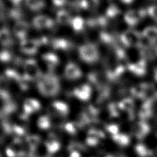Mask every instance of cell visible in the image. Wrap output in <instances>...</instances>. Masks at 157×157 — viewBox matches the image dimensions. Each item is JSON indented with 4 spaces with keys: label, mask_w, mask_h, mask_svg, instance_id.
Instances as JSON below:
<instances>
[{
    "label": "cell",
    "mask_w": 157,
    "mask_h": 157,
    "mask_svg": "<svg viewBox=\"0 0 157 157\" xmlns=\"http://www.w3.org/2000/svg\"><path fill=\"white\" fill-rule=\"evenodd\" d=\"M58 80L53 76H47L39 84V90L44 96H52L56 95L59 91Z\"/></svg>",
    "instance_id": "cell-1"
},
{
    "label": "cell",
    "mask_w": 157,
    "mask_h": 157,
    "mask_svg": "<svg viewBox=\"0 0 157 157\" xmlns=\"http://www.w3.org/2000/svg\"><path fill=\"white\" fill-rule=\"evenodd\" d=\"M142 35L134 29H128L124 31L121 35V40L128 47H137L142 41Z\"/></svg>",
    "instance_id": "cell-2"
},
{
    "label": "cell",
    "mask_w": 157,
    "mask_h": 157,
    "mask_svg": "<svg viewBox=\"0 0 157 157\" xmlns=\"http://www.w3.org/2000/svg\"><path fill=\"white\" fill-rule=\"evenodd\" d=\"M80 55L82 59L88 63H94L99 58V52L96 45L85 44L80 48Z\"/></svg>",
    "instance_id": "cell-3"
},
{
    "label": "cell",
    "mask_w": 157,
    "mask_h": 157,
    "mask_svg": "<svg viewBox=\"0 0 157 157\" xmlns=\"http://www.w3.org/2000/svg\"><path fill=\"white\" fill-rule=\"evenodd\" d=\"M147 12L144 9H131L127 11L124 16L126 23L130 26L138 24L146 15Z\"/></svg>",
    "instance_id": "cell-4"
},
{
    "label": "cell",
    "mask_w": 157,
    "mask_h": 157,
    "mask_svg": "<svg viewBox=\"0 0 157 157\" xmlns=\"http://www.w3.org/2000/svg\"><path fill=\"white\" fill-rule=\"evenodd\" d=\"M150 126L146 121L141 120L136 122L131 129L132 134L139 140H142L145 138L150 133Z\"/></svg>",
    "instance_id": "cell-5"
},
{
    "label": "cell",
    "mask_w": 157,
    "mask_h": 157,
    "mask_svg": "<svg viewBox=\"0 0 157 157\" xmlns=\"http://www.w3.org/2000/svg\"><path fill=\"white\" fill-rule=\"evenodd\" d=\"M153 114V102L151 99H146L141 105L138 112V117L141 121H146Z\"/></svg>",
    "instance_id": "cell-6"
},
{
    "label": "cell",
    "mask_w": 157,
    "mask_h": 157,
    "mask_svg": "<svg viewBox=\"0 0 157 157\" xmlns=\"http://www.w3.org/2000/svg\"><path fill=\"white\" fill-rule=\"evenodd\" d=\"M153 85L148 83H142L136 85L131 90V93L133 97L137 99H144L147 97L148 93L152 90Z\"/></svg>",
    "instance_id": "cell-7"
},
{
    "label": "cell",
    "mask_w": 157,
    "mask_h": 157,
    "mask_svg": "<svg viewBox=\"0 0 157 157\" xmlns=\"http://www.w3.org/2000/svg\"><path fill=\"white\" fill-rule=\"evenodd\" d=\"M118 104L121 110L128 114V118L129 120H132L134 118L135 103L133 99L131 98H126L122 99Z\"/></svg>",
    "instance_id": "cell-8"
},
{
    "label": "cell",
    "mask_w": 157,
    "mask_h": 157,
    "mask_svg": "<svg viewBox=\"0 0 157 157\" xmlns=\"http://www.w3.org/2000/svg\"><path fill=\"white\" fill-rule=\"evenodd\" d=\"M40 109V102L34 99H28L23 104L24 114L29 115L33 114Z\"/></svg>",
    "instance_id": "cell-9"
},
{
    "label": "cell",
    "mask_w": 157,
    "mask_h": 157,
    "mask_svg": "<svg viewBox=\"0 0 157 157\" xmlns=\"http://www.w3.org/2000/svg\"><path fill=\"white\" fill-rule=\"evenodd\" d=\"M82 75L80 68L74 63H69L66 67L65 75L69 79H77Z\"/></svg>",
    "instance_id": "cell-10"
},
{
    "label": "cell",
    "mask_w": 157,
    "mask_h": 157,
    "mask_svg": "<svg viewBox=\"0 0 157 157\" xmlns=\"http://www.w3.org/2000/svg\"><path fill=\"white\" fill-rule=\"evenodd\" d=\"M128 68L131 72L137 75H143L146 72V63L144 60H140L129 65Z\"/></svg>",
    "instance_id": "cell-11"
},
{
    "label": "cell",
    "mask_w": 157,
    "mask_h": 157,
    "mask_svg": "<svg viewBox=\"0 0 157 157\" xmlns=\"http://www.w3.org/2000/svg\"><path fill=\"white\" fill-rule=\"evenodd\" d=\"M74 94L78 99L82 101H87L91 96V88L88 85H83L81 87L77 88L75 90Z\"/></svg>",
    "instance_id": "cell-12"
},
{
    "label": "cell",
    "mask_w": 157,
    "mask_h": 157,
    "mask_svg": "<svg viewBox=\"0 0 157 157\" xmlns=\"http://www.w3.org/2000/svg\"><path fill=\"white\" fill-rule=\"evenodd\" d=\"M111 137L113 142L120 147H125L129 145V144H130V137L126 134L119 132Z\"/></svg>",
    "instance_id": "cell-13"
},
{
    "label": "cell",
    "mask_w": 157,
    "mask_h": 157,
    "mask_svg": "<svg viewBox=\"0 0 157 157\" xmlns=\"http://www.w3.org/2000/svg\"><path fill=\"white\" fill-rule=\"evenodd\" d=\"M134 150L139 157H152L153 156V151L142 143L136 144Z\"/></svg>",
    "instance_id": "cell-14"
},
{
    "label": "cell",
    "mask_w": 157,
    "mask_h": 157,
    "mask_svg": "<svg viewBox=\"0 0 157 157\" xmlns=\"http://www.w3.org/2000/svg\"><path fill=\"white\" fill-rule=\"evenodd\" d=\"M45 146L47 152L50 154H53L59 151L61 148V144L57 139L50 138L45 141Z\"/></svg>",
    "instance_id": "cell-15"
},
{
    "label": "cell",
    "mask_w": 157,
    "mask_h": 157,
    "mask_svg": "<svg viewBox=\"0 0 157 157\" xmlns=\"http://www.w3.org/2000/svg\"><path fill=\"white\" fill-rule=\"evenodd\" d=\"M142 36L151 42L157 40V27L148 26L144 29L142 34Z\"/></svg>",
    "instance_id": "cell-16"
},
{
    "label": "cell",
    "mask_w": 157,
    "mask_h": 157,
    "mask_svg": "<svg viewBox=\"0 0 157 157\" xmlns=\"http://www.w3.org/2000/svg\"><path fill=\"white\" fill-rule=\"evenodd\" d=\"M52 106L53 109L62 116H66L69 112L68 105L66 103L61 101L54 102L52 104Z\"/></svg>",
    "instance_id": "cell-17"
},
{
    "label": "cell",
    "mask_w": 157,
    "mask_h": 157,
    "mask_svg": "<svg viewBox=\"0 0 157 157\" xmlns=\"http://www.w3.org/2000/svg\"><path fill=\"white\" fill-rule=\"evenodd\" d=\"M26 141L29 148L34 150L40 144L41 142V137L38 135L31 134L29 135L26 137Z\"/></svg>",
    "instance_id": "cell-18"
},
{
    "label": "cell",
    "mask_w": 157,
    "mask_h": 157,
    "mask_svg": "<svg viewBox=\"0 0 157 157\" xmlns=\"http://www.w3.org/2000/svg\"><path fill=\"white\" fill-rule=\"evenodd\" d=\"M37 125L38 128L42 130L48 129L52 125L50 118L47 115H42L38 118Z\"/></svg>",
    "instance_id": "cell-19"
},
{
    "label": "cell",
    "mask_w": 157,
    "mask_h": 157,
    "mask_svg": "<svg viewBox=\"0 0 157 157\" xmlns=\"http://www.w3.org/2000/svg\"><path fill=\"white\" fill-rule=\"evenodd\" d=\"M121 109L118 103L112 102L108 106V113L112 118H118L121 114Z\"/></svg>",
    "instance_id": "cell-20"
},
{
    "label": "cell",
    "mask_w": 157,
    "mask_h": 157,
    "mask_svg": "<svg viewBox=\"0 0 157 157\" xmlns=\"http://www.w3.org/2000/svg\"><path fill=\"white\" fill-rule=\"evenodd\" d=\"M87 136L93 137L94 138L98 139L99 140H101L105 139V133L102 131L96 129V128L90 129L88 131Z\"/></svg>",
    "instance_id": "cell-21"
},
{
    "label": "cell",
    "mask_w": 157,
    "mask_h": 157,
    "mask_svg": "<svg viewBox=\"0 0 157 157\" xmlns=\"http://www.w3.org/2000/svg\"><path fill=\"white\" fill-rule=\"evenodd\" d=\"M105 129L111 135V136L119 133V126L117 124L111 123L105 126Z\"/></svg>",
    "instance_id": "cell-22"
},
{
    "label": "cell",
    "mask_w": 157,
    "mask_h": 157,
    "mask_svg": "<svg viewBox=\"0 0 157 157\" xmlns=\"http://www.w3.org/2000/svg\"><path fill=\"white\" fill-rule=\"evenodd\" d=\"M147 12L150 17L157 22V5H153L148 7Z\"/></svg>",
    "instance_id": "cell-23"
},
{
    "label": "cell",
    "mask_w": 157,
    "mask_h": 157,
    "mask_svg": "<svg viewBox=\"0 0 157 157\" xmlns=\"http://www.w3.org/2000/svg\"><path fill=\"white\" fill-rule=\"evenodd\" d=\"M65 130L71 134H75L77 132V126L74 123L68 122L64 125Z\"/></svg>",
    "instance_id": "cell-24"
},
{
    "label": "cell",
    "mask_w": 157,
    "mask_h": 157,
    "mask_svg": "<svg viewBox=\"0 0 157 157\" xmlns=\"http://www.w3.org/2000/svg\"><path fill=\"white\" fill-rule=\"evenodd\" d=\"M48 18H45L44 17H37L36 20V25L39 27V28H43V27H45V26H48L50 23V21L48 22H45V23H44V21H46Z\"/></svg>",
    "instance_id": "cell-25"
},
{
    "label": "cell",
    "mask_w": 157,
    "mask_h": 157,
    "mask_svg": "<svg viewBox=\"0 0 157 157\" xmlns=\"http://www.w3.org/2000/svg\"><path fill=\"white\" fill-rule=\"evenodd\" d=\"M86 143L87 145H88L89 146L91 147H94L96 146L97 145L99 144V143L100 142L101 140H98L96 138H94L93 137L90 136H87L86 138Z\"/></svg>",
    "instance_id": "cell-26"
},
{
    "label": "cell",
    "mask_w": 157,
    "mask_h": 157,
    "mask_svg": "<svg viewBox=\"0 0 157 157\" xmlns=\"http://www.w3.org/2000/svg\"><path fill=\"white\" fill-rule=\"evenodd\" d=\"M118 12H119V9L117 7H116L115 6H113L110 9V10H108V14L110 16L113 17V16L115 15L116 14L118 13Z\"/></svg>",
    "instance_id": "cell-27"
},
{
    "label": "cell",
    "mask_w": 157,
    "mask_h": 157,
    "mask_svg": "<svg viewBox=\"0 0 157 157\" xmlns=\"http://www.w3.org/2000/svg\"><path fill=\"white\" fill-rule=\"evenodd\" d=\"M69 157H81V155L78 151H72L71 152Z\"/></svg>",
    "instance_id": "cell-28"
},
{
    "label": "cell",
    "mask_w": 157,
    "mask_h": 157,
    "mask_svg": "<svg viewBox=\"0 0 157 157\" xmlns=\"http://www.w3.org/2000/svg\"><path fill=\"white\" fill-rule=\"evenodd\" d=\"M105 157H126L124 155L119 153V154H116V155H109Z\"/></svg>",
    "instance_id": "cell-29"
},
{
    "label": "cell",
    "mask_w": 157,
    "mask_h": 157,
    "mask_svg": "<svg viewBox=\"0 0 157 157\" xmlns=\"http://www.w3.org/2000/svg\"><path fill=\"white\" fill-rule=\"evenodd\" d=\"M122 2H123L124 3L126 4H130L131 2H132L134 0H121Z\"/></svg>",
    "instance_id": "cell-30"
},
{
    "label": "cell",
    "mask_w": 157,
    "mask_h": 157,
    "mask_svg": "<svg viewBox=\"0 0 157 157\" xmlns=\"http://www.w3.org/2000/svg\"><path fill=\"white\" fill-rule=\"evenodd\" d=\"M155 134H156V136L157 137V126H156V127L155 128Z\"/></svg>",
    "instance_id": "cell-31"
},
{
    "label": "cell",
    "mask_w": 157,
    "mask_h": 157,
    "mask_svg": "<svg viewBox=\"0 0 157 157\" xmlns=\"http://www.w3.org/2000/svg\"><path fill=\"white\" fill-rule=\"evenodd\" d=\"M156 155H157V150H156Z\"/></svg>",
    "instance_id": "cell-32"
},
{
    "label": "cell",
    "mask_w": 157,
    "mask_h": 157,
    "mask_svg": "<svg viewBox=\"0 0 157 157\" xmlns=\"http://www.w3.org/2000/svg\"><path fill=\"white\" fill-rule=\"evenodd\" d=\"M0 157H1V155H0Z\"/></svg>",
    "instance_id": "cell-33"
}]
</instances>
